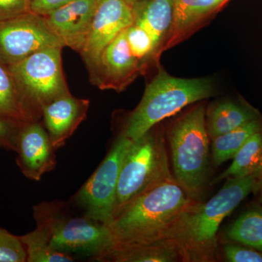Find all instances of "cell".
<instances>
[{"instance_id":"1","label":"cell","mask_w":262,"mask_h":262,"mask_svg":"<svg viewBox=\"0 0 262 262\" xmlns=\"http://www.w3.org/2000/svg\"><path fill=\"white\" fill-rule=\"evenodd\" d=\"M196 202L174 177L157 184L133 200L107 225L111 246L171 239L183 215Z\"/></svg>"},{"instance_id":"2","label":"cell","mask_w":262,"mask_h":262,"mask_svg":"<svg viewBox=\"0 0 262 262\" xmlns=\"http://www.w3.org/2000/svg\"><path fill=\"white\" fill-rule=\"evenodd\" d=\"M256 184L252 175L229 177L211 200L206 203L196 202L184 213L171 237L179 246L182 261H215L219 227L250 193L254 192Z\"/></svg>"},{"instance_id":"3","label":"cell","mask_w":262,"mask_h":262,"mask_svg":"<svg viewBox=\"0 0 262 262\" xmlns=\"http://www.w3.org/2000/svg\"><path fill=\"white\" fill-rule=\"evenodd\" d=\"M213 94L210 78H178L160 68L156 77L146 85L141 102L130 114L122 134L136 140L162 120Z\"/></svg>"},{"instance_id":"4","label":"cell","mask_w":262,"mask_h":262,"mask_svg":"<svg viewBox=\"0 0 262 262\" xmlns=\"http://www.w3.org/2000/svg\"><path fill=\"white\" fill-rule=\"evenodd\" d=\"M206 110L200 105L174 122L168 131L173 177L188 196L198 201L209 176L210 138Z\"/></svg>"},{"instance_id":"5","label":"cell","mask_w":262,"mask_h":262,"mask_svg":"<svg viewBox=\"0 0 262 262\" xmlns=\"http://www.w3.org/2000/svg\"><path fill=\"white\" fill-rule=\"evenodd\" d=\"M33 215L52 247L60 252L85 255L96 261L113 244L107 225L84 214H70L63 202H42L33 207Z\"/></svg>"},{"instance_id":"6","label":"cell","mask_w":262,"mask_h":262,"mask_svg":"<svg viewBox=\"0 0 262 262\" xmlns=\"http://www.w3.org/2000/svg\"><path fill=\"white\" fill-rule=\"evenodd\" d=\"M173 177L163 131L155 125L133 141L127 150L119 176L113 219L141 193Z\"/></svg>"},{"instance_id":"7","label":"cell","mask_w":262,"mask_h":262,"mask_svg":"<svg viewBox=\"0 0 262 262\" xmlns=\"http://www.w3.org/2000/svg\"><path fill=\"white\" fill-rule=\"evenodd\" d=\"M62 48L41 50L8 67L20 93L42 118L46 105L71 94L62 69Z\"/></svg>"},{"instance_id":"8","label":"cell","mask_w":262,"mask_h":262,"mask_svg":"<svg viewBox=\"0 0 262 262\" xmlns=\"http://www.w3.org/2000/svg\"><path fill=\"white\" fill-rule=\"evenodd\" d=\"M133 140L121 134L110 152L73 198L84 215L108 225L113 220L122 162Z\"/></svg>"},{"instance_id":"9","label":"cell","mask_w":262,"mask_h":262,"mask_svg":"<svg viewBox=\"0 0 262 262\" xmlns=\"http://www.w3.org/2000/svg\"><path fill=\"white\" fill-rule=\"evenodd\" d=\"M64 48L42 15L32 12L0 22V62L9 67L46 48Z\"/></svg>"},{"instance_id":"10","label":"cell","mask_w":262,"mask_h":262,"mask_svg":"<svg viewBox=\"0 0 262 262\" xmlns=\"http://www.w3.org/2000/svg\"><path fill=\"white\" fill-rule=\"evenodd\" d=\"M134 20L132 7L125 0H100L80 52L89 72L97 64L105 48Z\"/></svg>"},{"instance_id":"11","label":"cell","mask_w":262,"mask_h":262,"mask_svg":"<svg viewBox=\"0 0 262 262\" xmlns=\"http://www.w3.org/2000/svg\"><path fill=\"white\" fill-rule=\"evenodd\" d=\"M145 67L131 52L125 29L105 48L97 64L89 73L93 83L100 89L121 92Z\"/></svg>"},{"instance_id":"12","label":"cell","mask_w":262,"mask_h":262,"mask_svg":"<svg viewBox=\"0 0 262 262\" xmlns=\"http://www.w3.org/2000/svg\"><path fill=\"white\" fill-rule=\"evenodd\" d=\"M55 151L40 121L29 122L19 128L15 149L16 163L27 179L39 181L44 174L56 168Z\"/></svg>"},{"instance_id":"13","label":"cell","mask_w":262,"mask_h":262,"mask_svg":"<svg viewBox=\"0 0 262 262\" xmlns=\"http://www.w3.org/2000/svg\"><path fill=\"white\" fill-rule=\"evenodd\" d=\"M99 1L76 0L42 16L64 47H70L80 53Z\"/></svg>"},{"instance_id":"14","label":"cell","mask_w":262,"mask_h":262,"mask_svg":"<svg viewBox=\"0 0 262 262\" xmlns=\"http://www.w3.org/2000/svg\"><path fill=\"white\" fill-rule=\"evenodd\" d=\"M90 101L63 96L46 105L42 110L44 126L53 147L57 150L65 145L79 125L87 117Z\"/></svg>"},{"instance_id":"15","label":"cell","mask_w":262,"mask_h":262,"mask_svg":"<svg viewBox=\"0 0 262 262\" xmlns=\"http://www.w3.org/2000/svg\"><path fill=\"white\" fill-rule=\"evenodd\" d=\"M131 7L134 24L149 33L158 58L163 52L173 22V0H143Z\"/></svg>"},{"instance_id":"16","label":"cell","mask_w":262,"mask_h":262,"mask_svg":"<svg viewBox=\"0 0 262 262\" xmlns=\"http://www.w3.org/2000/svg\"><path fill=\"white\" fill-rule=\"evenodd\" d=\"M98 261H182L179 246L173 239H161L147 244L115 245L103 253Z\"/></svg>"},{"instance_id":"17","label":"cell","mask_w":262,"mask_h":262,"mask_svg":"<svg viewBox=\"0 0 262 262\" xmlns=\"http://www.w3.org/2000/svg\"><path fill=\"white\" fill-rule=\"evenodd\" d=\"M227 0H173V22L163 51L187 37Z\"/></svg>"},{"instance_id":"18","label":"cell","mask_w":262,"mask_h":262,"mask_svg":"<svg viewBox=\"0 0 262 262\" xmlns=\"http://www.w3.org/2000/svg\"><path fill=\"white\" fill-rule=\"evenodd\" d=\"M261 116L257 108L244 99L225 100L213 103L206 111V127L210 139L224 135Z\"/></svg>"},{"instance_id":"19","label":"cell","mask_w":262,"mask_h":262,"mask_svg":"<svg viewBox=\"0 0 262 262\" xmlns=\"http://www.w3.org/2000/svg\"><path fill=\"white\" fill-rule=\"evenodd\" d=\"M0 117L18 126L34 121L42 117L27 102L7 66L0 62Z\"/></svg>"},{"instance_id":"20","label":"cell","mask_w":262,"mask_h":262,"mask_svg":"<svg viewBox=\"0 0 262 262\" xmlns=\"http://www.w3.org/2000/svg\"><path fill=\"white\" fill-rule=\"evenodd\" d=\"M261 130L262 116L212 139V159L215 166H220L225 162L232 159L248 139Z\"/></svg>"},{"instance_id":"21","label":"cell","mask_w":262,"mask_h":262,"mask_svg":"<svg viewBox=\"0 0 262 262\" xmlns=\"http://www.w3.org/2000/svg\"><path fill=\"white\" fill-rule=\"evenodd\" d=\"M226 237L262 253V209L254 206L242 213L227 232Z\"/></svg>"},{"instance_id":"22","label":"cell","mask_w":262,"mask_h":262,"mask_svg":"<svg viewBox=\"0 0 262 262\" xmlns=\"http://www.w3.org/2000/svg\"><path fill=\"white\" fill-rule=\"evenodd\" d=\"M262 158V130L251 136L234 155L232 164L225 171L212 181L215 184L229 177L251 175Z\"/></svg>"},{"instance_id":"23","label":"cell","mask_w":262,"mask_h":262,"mask_svg":"<svg viewBox=\"0 0 262 262\" xmlns=\"http://www.w3.org/2000/svg\"><path fill=\"white\" fill-rule=\"evenodd\" d=\"M27 253L28 262H72L74 258L68 253L60 252L52 247L44 229L37 227L32 232L18 236Z\"/></svg>"},{"instance_id":"24","label":"cell","mask_w":262,"mask_h":262,"mask_svg":"<svg viewBox=\"0 0 262 262\" xmlns=\"http://www.w3.org/2000/svg\"><path fill=\"white\" fill-rule=\"evenodd\" d=\"M126 38L131 52L141 63L146 66L151 58L158 59L154 42L144 29L133 24L126 29Z\"/></svg>"},{"instance_id":"25","label":"cell","mask_w":262,"mask_h":262,"mask_svg":"<svg viewBox=\"0 0 262 262\" xmlns=\"http://www.w3.org/2000/svg\"><path fill=\"white\" fill-rule=\"evenodd\" d=\"M27 261V253L18 236L0 227V262Z\"/></svg>"},{"instance_id":"26","label":"cell","mask_w":262,"mask_h":262,"mask_svg":"<svg viewBox=\"0 0 262 262\" xmlns=\"http://www.w3.org/2000/svg\"><path fill=\"white\" fill-rule=\"evenodd\" d=\"M224 254L229 262H262L261 253L237 243L225 245Z\"/></svg>"},{"instance_id":"27","label":"cell","mask_w":262,"mask_h":262,"mask_svg":"<svg viewBox=\"0 0 262 262\" xmlns=\"http://www.w3.org/2000/svg\"><path fill=\"white\" fill-rule=\"evenodd\" d=\"M31 0H0V22L31 12Z\"/></svg>"},{"instance_id":"28","label":"cell","mask_w":262,"mask_h":262,"mask_svg":"<svg viewBox=\"0 0 262 262\" xmlns=\"http://www.w3.org/2000/svg\"><path fill=\"white\" fill-rule=\"evenodd\" d=\"M20 127L0 117V148L15 151Z\"/></svg>"},{"instance_id":"29","label":"cell","mask_w":262,"mask_h":262,"mask_svg":"<svg viewBox=\"0 0 262 262\" xmlns=\"http://www.w3.org/2000/svg\"><path fill=\"white\" fill-rule=\"evenodd\" d=\"M74 1L76 0H31L30 10L35 14L45 15Z\"/></svg>"},{"instance_id":"30","label":"cell","mask_w":262,"mask_h":262,"mask_svg":"<svg viewBox=\"0 0 262 262\" xmlns=\"http://www.w3.org/2000/svg\"><path fill=\"white\" fill-rule=\"evenodd\" d=\"M251 175H252L256 181L254 192H258L262 186V158Z\"/></svg>"},{"instance_id":"31","label":"cell","mask_w":262,"mask_h":262,"mask_svg":"<svg viewBox=\"0 0 262 262\" xmlns=\"http://www.w3.org/2000/svg\"><path fill=\"white\" fill-rule=\"evenodd\" d=\"M125 1H126L130 6H132V5L135 4V3L143 1V0H125Z\"/></svg>"},{"instance_id":"32","label":"cell","mask_w":262,"mask_h":262,"mask_svg":"<svg viewBox=\"0 0 262 262\" xmlns=\"http://www.w3.org/2000/svg\"><path fill=\"white\" fill-rule=\"evenodd\" d=\"M258 192H260V201H261L262 204V186L260 188L259 191Z\"/></svg>"}]
</instances>
